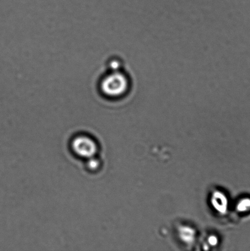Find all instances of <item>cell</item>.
I'll return each mask as SVG.
<instances>
[{
	"instance_id": "6da1fadb",
	"label": "cell",
	"mask_w": 250,
	"mask_h": 251,
	"mask_svg": "<svg viewBox=\"0 0 250 251\" xmlns=\"http://www.w3.org/2000/svg\"><path fill=\"white\" fill-rule=\"evenodd\" d=\"M129 87V80L124 74L114 72L102 78L100 82V90L105 97L116 98L122 97Z\"/></svg>"
},
{
	"instance_id": "3957f363",
	"label": "cell",
	"mask_w": 250,
	"mask_h": 251,
	"mask_svg": "<svg viewBox=\"0 0 250 251\" xmlns=\"http://www.w3.org/2000/svg\"><path fill=\"white\" fill-rule=\"evenodd\" d=\"M87 168L90 170V171H95L99 168L100 162L96 156L91 157V158L87 159Z\"/></svg>"
},
{
	"instance_id": "277c9868",
	"label": "cell",
	"mask_w": 250,
	"mask_h": 251,
	"mask_svg": "<svg viewBox=\"0 0 250 251\" xmlns=\"http://www.w3.org/2000/svg\"><path fill=\"white\" fill-rule=\"evenodd\" d=\"M239 210L243 211H247L250 210V199H246L242 201L239 206Z\"/></svg>"
},
{
	"instance_id": "7a4b0ae2",
	"label": "cell",
	"mask_w": 250,
	"mask_h": 251,
	"mask_svg": "<svg viewBox=\"0 0 250 251\" xmlns=\"http://www.w3.org/2000/svg\"><path fill=\"white\" fill-rule=\"evenodd\" d=\"M70 147L73 154L79 158L86 160L96 156L99 149L97 142L92 137L85 134H78L73 137Z\"/></svg>"
}]
</instances>
